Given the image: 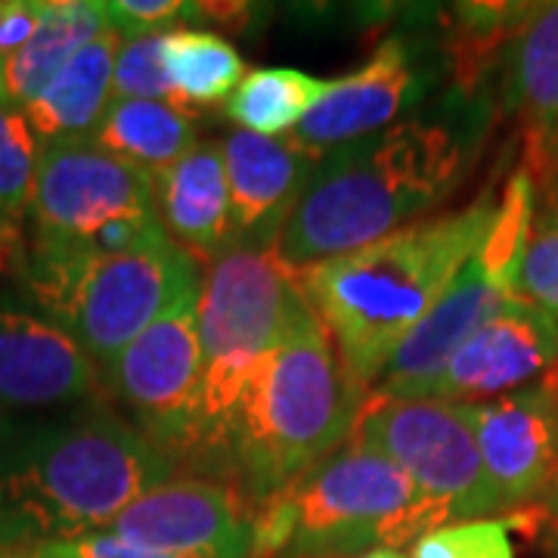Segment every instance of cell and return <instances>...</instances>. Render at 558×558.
Returning <instances> with one entry per match:
<instances>
[{
	"instance_id": "1",
	"label": "cell",
	"mask_w": 558,
	"mask_h": 558,
	"mask_svg": "<svg viewBox=\"0 0 558 558\" xmlns=\"http://www.w3.org/2000/svg\"><path fill=\"white\" fill-rule=\"evenodd\" d=\"M178 462L97 398L0 418V558L102 531Z\"/></svg>"
},
{
	"instance_id": "2",
	"label": "cell",
	"mask_w": 558,
	"mask_h": 558,
	"mask_svg": "<svg viewBox=\"0 0 558 558\" xmlns=\"http://www.w3.org/2000/svg\"><path fill=\"white\" fill-rule=\"evenodd\" d=\"M497 208V193L481 190L459 211L422 218L295 274L311 311L332 336L341 366L360 388L376 385L400 341L428 317L484 245Z\"/></svg>"
},
{
	"instance_id": "3",
	"label": "cell",
	"mask_w": 558,
	"mask_h": 558,
	"mask_svg": "<svg viewBox=\"0 0 558 558\" xmlns=\"http://www.w3.org/2000/svg\"><path fill=\"white\" fill-rule=\"evenodd\" d=\"M469 149L444 121H400L323 153L274 255L289 270L351 255L416 223L457 190Z\"/></svg>"
},
{
	"instance_id": "4",
	"label": "cell",
	"mask_w": 558,
	"mask_h": 558,
	"mask_svg": "<svg viewBox=\"0 0 558 558\" xmlns=\"http://www.w3.org/2000/svg\"><path fill=\"white\" fill-rule=\"evenodd\" d=\"M366 395L341 366L326 326L311 314L242 385L199 478L230 484L255 512L354 435Z\"/></svg>"
},
{
	"instance_id": "5",
	"label": "cell",
	"mask_w": 558,
	"mask_h": 558,
	"mask_svg": "<svg viewBox=\"0 0 558 558\" xmlns=\"http://www.w3.org/2000/svg\"><path fill=\"white\" fill-rule=\"evenodd\" d=\"M252 515L255 558H357L413 546L450 524L440 502L425 497L391 459L354 438Z\"/></svg>"
},
{
	"instance_id": "6",
	"label": "cell",
	"mask_w": 558,
	"mask_h": 558,
	"mask_svg": "<svg viewBox=\"0 0 558 558\" xmlns=\"http://www.w3.org/2000/svg\"><path fill=\"white\" fill-rule=\"evenodd\" d=\"M22 292L100 366L199 289V264L168 233L131 252L87 258H20Z\"/></svg>"
},
{
	"instance_id": "7",
	"label": "cell",
	"mask_w": 558,
	"mask_h": 558,
	"mask_svg": "<svg viewBox=\"0 0 558 558\" xmlns=\"http://www.w3.org/2000/svg\"><path fill=\"white\" fill-rule=\"evenodd\" d=\"M311 314L295 270L282 267L274 252L233 248L208 267L199 289L202 410L193 472L215 457L255 366Z\"/></svg>"
},
{
	"instance_id": "8",
	"label": "cell",
	"mask_w": 558,
	"mask_h": 558,
	"mask_svg": "<svg viewBox=\"0 0 558 558\" xmlns=\"http://www.w3.org/2000/svg\"><path fill=\"white\" fill-rule=\"evenodd\" d=\"M165 233L153 178L90 137L40 146L20 258H87L131 252Z\"/></svg>"
},
{
	"instance_id": "9",
	"label": "cell",
	"mask_w": 558,
	"mask_h": 558,
	"mask_svg": "<svg viewBox=\"0 0 558 558\" xmlns=\"http://www.w3.org/2000/svg\"><path fill=\"white\" fill-rule=\"evenodd\" d=\"M534 180L519 168L502 190L487 240L428 311V317L400 341L369 395L388 400H425L447 360L515 295L521 252L531 227Z\"/></svg>"
},
{
	"instance_id": "10",
	"label": "cell",
	"mask_w": 558,
	"mask_h": 558,
	"mask_svg": "<svg viewBox=\"0 0 558 558\" xmlns=\"http://www.w3.org/2000/svg\"><path fill=\"white\" fill-rule=\"evenodd\" d=\"M199 289L183 292L149 329L97 366L102 398L178 469L190 465L199 444Z\"/></svg>"
},
{
	"instance_id": "11",
	"label": "cell",
	"mask_w": 558,
	"mask_h": 558,
	"mask_svg": "<svg viewBox=\"0 0 558 558\" xmlns=\"http://www.w3.org/2000/svg\"><path fill=\"white\" fill-rule=\"evenodd\" d=\"M351 438L391 459L425 497L447 509L450 524L502 512L465 403L366 395Z\"/></svg>"
},
{
	"instance_id": "12",
	"label": "cell",
	"mask_w": 558,
	"mask_h": 558,
	"mask_svg": "<svg viewBox=\"0 0 558 558\" xmlns=\"http://www.w3.org/2000/svg\"><path fill=\"white\" fill-rule=\"evenodd\" d=\"M137 549L171 558H255V515L223 481L171 478L102 527Z\"/></svg>"
},
{
	"instance_id": "13",
	"label": "cell",
	"mask_w": 558,
	"mask_h": 558,
	"mask_svg": "<svg viewBox=\"0 0 558 558\" xmlns=\"http://www.w3.org/2000/svg\"><path fill=\"white\" fill-rule=\"evenodd\" d=\"M97 363L28 301L0 295V418L97 398Z\"/></svg>"
},
{
	"instance_id": "14",
	"label": "cell",
	"mask_w": 558,
	"mask_h": 558,
	"mask_svg": "<svg viewBox=\"0 0 558 558\" xmlns=\"http://www.w3.org/2000/svg\"><path fill=\"white\" fill-rule=\"evenodd\" d=\"M484 472L502 509L553 497L558 484V413L549 388L524 385L494 400L465 403Z\"/></svg>"
},
{
	"instance_id": "15",
	"label": "cell",
	"mask_w": 558,
	"mask_h": 558,
	"mask_svg": "<svg viewBox=\"0 0 558 558\" xmlns=\"http://www.w3.org/2000/svg\"><path fill=\"white\" fill-rule=\"evenodd\" d=\"M558 363V326L519 295L472 332L447 360L425 400L481 403L519 391Z\"/></svg>"
},
{
	"instance_id": "16",
	"label": "cell",
	"mask_w": 558,
	"mask_h": 558,
	"mask_svg": "<svg viewBox=\"0 0 558 558\" xmlns=\"http://www.w3.org/2000/svg\"><path fill=\"white\" fill-rule=\"evenodd\" d=\"M220 149L227 168L233 248L274 252L323 153L295 137H260L248 131H233Z\"/></svg>"
},
{
	"instance_id": "17",
	"label": "cell",
	"mask_w": 558,
	"mask_h": 558,
	"mask_svg": "<svg viewBox=\"0 0 558 558\" xmlns=\"http://www.w3.org/2000/svg\"><path fill=\"white\" fill-rule=\"evenodd\" d=\"M422 84L425 78L413 47L403 38L381 40L363 69L329 84V94L295 128V140L326 153L341 143L388 131L400 112L418 100Z\"/></svg>"
},
{
	"instance_id": "18",
	"label": "cell",
	"mask_w": 558,
	"mask_h": 558,
	"mask_svg": "<svg viewBox=\"0 0 558 558\" xmlns=\"http://www.w3.org/2000/svg\"><path fill=\"white\" fill-rule=\"evenodd\" d=\"M153 190L165 233L196 264H215L233 252L227 168L218 140H199L183 159L153 180Z\"/></svg>"
},
{
	"instance_id": "19",
	"label": "cell",
	"mask_w": 558,
	"mask_h": 558,
	"mask_svg": "<svg viewBox=\"0 0 558 558\" xmlns=\"http://www.w3.org/2000/svg\"><path fill=\"white\" fill-rule=\"evenodd\" d=\"M506 57V94L524 131V168L537 174L558 134V0L531 7Z\"/></svg>"
},
{
	"instance_id": "20",
	"label": "cell",
	"mask_w": 558,
	"mask_h": 558,
	"mask_svg": "<svg viewBox=\"0 0 558 558\" xmlns=\"http://www.w3.org/2000/svg\"><path fill=\"white\" fill-rule=\"evenodd\" d=\"M121 40L124 38L119 32L106 25V32H100L47 84L38 100L22 109L40 146L90 137L97 131L102 112L112 100V72H116Z\"/></svg>"
},
{
	"instance_id": "21",
	"label": "cell",
	"mask_w": 558,
	"mask_h": 558,
	"mask_svg": "<svg viewBox=\"0 0 558 558\" xmlns=\"http://www.w3.org/2000/svg\"><path fill=\"white\" fill-rule=\"evenodd\" d=\"M106 13L97 0H44L38 32L0 72V100L25 109L47 90L81 50L106 32Z\"/></svg>"
},
{
	"instance_id": "22",
	"label": "cell",
	"mask_w": 558,
	"mask_h": 558,
	"mask_svg": "<svg viewBox=\"0 0 558 558\" xmlns=\"http://www.w3.org/2000/svg\"><path fill=\"white\" fill-rule=\"evenodd\" d=\"M90 140L153 180L199 143L193 112L153 100H109Z\"/></svg>"
},
{
	"instance_id": "23",
	"label": "cell",
	"mask_w": 558,
	"mask_h": 558,
	"mask_svg": "<svg viewBox=\"0 0 558 558\" xmlns=\"http://www.w3.org/2000/svg\"><path fill=\"white\" fill-rule=\"evenodd\" d=\"M332 81L314 78L301 69H255L227 97L223 116L236 121L242 131L277 137L314 112Z\"/></svg>"
},
{
	"instance_id": "24",
	"label": "cell",
	"mask_w": 558,
	"mask_h": 558,
	"mask_svg": "<svg viewBox=\"0 0 558 558\" xmlns=\"http://www.w3.org/2000/svg\"><path fill=\"white\" fill-rule=\"evenodd\" d=\"M161 62L186 112L230 97L242 81L245 62L236 47L215 32L171 28L161 35Z\"/></svg>"
},
{
	"instance_id": "25",
	"label": "cell",
	"mask_w": 558,
	"mask_h": 558,
	"mask_svg": "<svg viewBox=\"0 0 558 558\" xmlns=\"http://www.w3.org/2000/svg\"><path fill=\"white\" fill-rule=\"evenodd\" d=\"M38 159L40 140L22 109L0 100V258H7L22 240Z\"/></svg>"
},
{
	"instance_id": "26",
	"label": "cell",
	"mask_w": 558,
	"mask_h": 558,
	"mask_svg": "<svg viewBox=\"0 0 558 558\" xmlns=\"http://www.w3.org/2000/svg\"><path fill=\"white\" fill-rule=\"evenodd\" d=\"M534 180L531 227L521 252L515 295L558 326V174Z\"/></svg>"
},
{
	"instance_id": "27",
	"label": "cell",
	"mask_w": 558,
	"mask_h": 558,
	"mask_svg": "<svg viewBox=\"0 0 558 558\" xmlns=\"http://www.w3.org/2000/svg\"><path fill=\"white\" fill-rule=\"evenodd\" d=\"M161 35L165 32L121 40L116 72H112V100L171 102L183 109L161 62Z\"/></svg>"
},
{
	"instance_id": "28",
	"label": "cell",
	"mask_w": 558,
	"mask_h": 558,
	"mask_svg": "<svg viewBox=\"0 0 558 558\" xmlns=\"http://www.w3.org/2000/svg\"><path fill=\"white\" fill-rule=\"evenodd\" d=\"M512 519H475L440 524L418 537L410 558H515Z\"/></svg>"
},
{
	"instance_id": "29",
	"label": "cell",
	"mask_w": 558,
	"mask_h": 558,
	"mask_svg": "<svg viewBox=\"0 0 558 558\" xmlns=\"http://www.w3.org/2000/svg\"><path fill=\"white\" fill-rule=\"evenodd\" d=\"M199 7L180 3V0H116L102 3L106 22L119 32L121 38H137V35H156L165 32L168 22L196 20Z\"/></svg>"
},
{
	"instance_id": "30",
	"label": "cell",
	"mask_w": 558,
	"mask_h": 558,
	"mask_svg": "<svg viewBox=\"0 0 558 558\" xmlns=\"http://www.w3.org/2000/svg\"><path fill=\"white\" fill-rule=\"evenodd\" d=\"M44 0H0V72L38 32Z\"/></svg>"
},
{
	"instance_id": "31",
	"label": "cell",
	"mask_w": 558,
	"mask_h": 558,
	"mask_svg": "<svg viewBox=\"0 0 558 558\" xmlns=\"http://www.w3.org/2000/svg\"><path fill=\"white\" fill-rule=\"evenodd\" d=\"M543 174H558V134L556 143H553V149H549V156L543 161V168H539L537 174H531V178H543Z\"/></svg>"
},
{
	"instance_id": "32",
	"label": "cell",
	"mask_w": 558,
	"mask_h": 558,
	"mask_svg": "<svg viewBox=\"0 0 558 558\" xmlns=\"http://www.w3.org/2000/svg\"><path fill=\"white\" fill-rule=\"evenodd\" d=\"M543 385L549 388V395H553V403H556V413H558V363L543 376Z\"/></svg>"
},
{
	"instance_id": "33",
	"label": "cell",
	"mask_w": 558,
	"mask_h": 558,
	"mask_svg": "<svg viewBox=\"0 0 558 558\" xmlns=\"http://www.w3.org/2000/svg\"><path fill=\"white\" fill-rule=\"evenodd\" d=\"M357 558H407L400 549H376V553H366V556Z\"/></svg>"
},
{
	"instance_id": "34",
	"label": "cell",
	"mask_w": 558,
	"mask_h": 558,
	"mask_svg": "<svg viewBox=\"0 0 558 558\" xmlns=\"http://www.w3.org/2000/svg\"><path fill=\"white\" fill-rule=\"evenodd\" d=\"M549 499H553V509H556V515H558V484H556V490H553V497H549Z\"/></svg>"
}]
</instances>
